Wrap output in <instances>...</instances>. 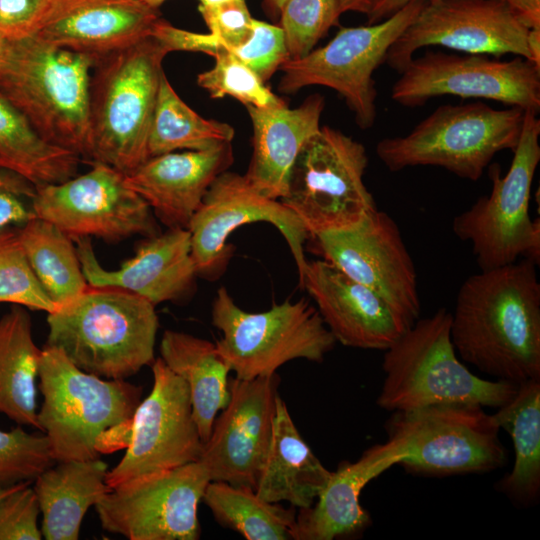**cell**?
<instances>
[{"label":"cell","mask_w":540,"mask_h":540,"mask_svg":"<svg viewBox=\"0 0 540 540\" xmlns=\"http://www.w3.org/2000/svg\"><path fill=\"white\" fill-rule=\"evenodd\" d=\"M342 13L353 11L367 14L371 8L373 0H337Z\"/></svg>","instance_id":"cell-48"},{"label":"cell","mask_w":540,"mask_h":540,"mask_svg":"<svg viewBox=\"0 0 540 540\" xmlns=\"http://www.w3.org/2000/svg\"><path fill=\"white\" fill-rule=\"evenodd\" d=\"M75 241L89 286L123 289L157 305L185 298L195 285L198 274L187 228H169L165 233L146 237L134 256L113 270L100 264L90 238Z\"/></svg>","instance_id":"cell-21"},{"label":"cell","mask_w":540,"mask_h":540,"mask_svg":"<svg viewBox=\"0 0 540 540\" xmlns=\"http://www.w3.org/2000/svg\"><path fill=\"white\" fill-rule=\"evenodd\" d=\"M3 45H4V40L2 38H0V57H1V54H2V50H3Z\"/></svg>","instance_id":"cell-53"},{"label":"cell","mask_w":540,"mask_h":540,"mask_svg":"<svg viewBox=\"0 0 540 540\" xmlns=\"http://www.w3.org/2000/svg\"><path fill=\"white\" fill-rule=\"evenodd\" d=\"M527 48L530 61L540 68V29H529L527 35Z\"/></svg>","instance_id":"cell-47"},{"label":"cell","mask_w":540,"mask_h":540,"mask_svg":"<svg viewBox=\"0 0 540 540\" xmlns=\"http://www.w3.org/2000/svg\"><path fill=\"white\" fill-rule=\"evenodd\" d=\"M524 112L515 106L494 109L480 101L441 105L407 135L380 140L376 153L391 172L436 166L477 181L498 152L516 148Z\"/></svg>","instance_id":"cell-7"},{"label":"cell","mask_w":540,"mask_h":540,"mask_svg":"<svg viewBox=\"0 0 540 540\" xmlns=\"http://www.w3.org/2000/svg\"><path fill=\"white\" fill-rule=\"evenodd\" d=\"M404 457L399 446L388 439L365 450L357 461L340 463L315 503L296 515L292 539L332 540L364 530L370 516L360 504L361 491Z\"/></svg>","instance_id":"cell-25"},{"label":"cell","mask_w":540,"mask_h":540,"mask_svg":"<svg viewBox=\"0 0 540 540\" xmlns=\"http://www.w3.org/2000/svg\"><path fill=\"white\" fill-rule=\"evenodd\" d=\"M95 59L36 36L4 40L0 93L47 142L92 162L89 90Z\"/></svg>","instance_id":"cell-3"},{"label":"cell","mask_w":540,"mask_h":540,"mask_svg":"<svg viewBox=\"0 0 540 540\" xmlns=\"http://www.w3.org/2000/svg\"><path fill=\"white\" fill-rule=\"evenodd\" d=\"M278 386L276 373L229 381V402L216 417L199 459L210 481L255 490L272 438Z\"/></svg>","instance_id":"cell-20"},{"label":"cell","mask_w":540,"mask_h":540,"mask_svg":"<svg viewBox=\"0 0 540 540\" xmlns=\"http://www.w3.org/2000/svg\"><path fill=\"white\" fill-rule=\"evenodd\" d=\"M38 379L43 396L39 430L56 462L96 459L127 448L142 387L84 372L47 345L41 350Z\"/></svg>","instance_id":"cell-2"},{"label":"cell","mask_w":540,"mask_h":540,"mask_svg":"<svg viewBox=\"0 0 540 540\" xmlns=\"http://www.w3.org/2000/svg\"><path fill=\"white\" fill-rule=\"evenodd\" d=\"M55 463L45 434L0 430V489L32 482Z\"/></svg>","instance_id":"cell-39"},{"label":"cell","mask_w":540,"mask_h":540,"mask_svg":"<svg viewBox=\"0 0 540 540\" xmlns=\"http://www.w3.org/2000/svg\"><path fill=\"white\" fill-rule=\"evenodd\" d=\"M385 429L388 439L405 453L399 465L409 473L436 477L487 473L507 462L500 427L478 404L394 411Z\"/></svg>","instance_id":"cell-10"},{"label":"cell","mask_w":540,"mask_h":540,"mask_svg":"<svg viewBox=\"0 0 540 540\" xmlns=\"http://www.w3.org/2000/svg\"><path fill=\"white\" fill-rule=\"evenodd\" d=\"M107 472L108 464L100 458L68 460L56 462L34 480L44 539H78L88 509L111 490Z\"/></svg>","instance_id":"cell-28"},{"label":"cell","mask_w":540,"mask_h":540,"mask_svg":"<svg viewBox=\"0 0 540 540\" xmlns=\"http://www.w3.org/2000/svg\"><path fill=\"white\" fill-rule=\"evenodd\" d=\"M159 18L141 0H54L34 36L96 60L150 36Z\"/></svg>","instance_id":"cell-23"},{"label":"cell","mask_w":540,"mask_h":540,"mask_svg":"<svg viewBox=\"0 0 540 540\" xmlns=\"http://www.w3.org/2000/svg\"><path fill=\"white\" fill-rule=\"evenodd\" d=\"M385 374L377 404L406 411L437 404L471 403L498 408L519 384L474 375L458 359L451 340V312L417 319L384 350Z\"/></svg>","instance_id":"cell-5"},{"label":"cell","mask_w":540,"mask_h":540,"mask_svg":"<svg viewBox=\"0 0 540 540\" xmlns=\"http://www.w3.org/2000/svg\"><path fill=\"white\" fill-rule=\"evenodd\" d=\"M147 5L158 9L166 0H141Z\"/></svg>","instance_id":"cell-52"},{"label":"cell","mask_w":540,"mask_h":540,"mask_svg":"<svg viewBox=\"0 0 540 540\" xmlns=\"http://www.w3.org/2000/svg\"><path fill=\"white\" fill-rule=\"evenodd\" d=\"M36 186L21 175L0 168V238L19 232L37 218Z\"/></svg>","instance_id":"cell-42"},{"label":"cell","mask_w":540,"mask_h":540,"mask_svg":"<svg viewBox=\"0 0 540 540\" xmlns=\"http://www.w3.org/2000/svg\"><path fill=\"white\" fill-rule=\"evenodd\" d=\"M425 4L413 1L378 23L339 29L326 45L280 67L279 91L291 94L312 85L331 88L345 99L360 128L372 127L377 117L373 73Z\"/></svg>","instance_id":"cell-12"},{"label":"cell","mask_w":540,"mask_h":540,"mask_svg":"<svg viewBox=\"0 0 540 540\" xmlns=\"http://www.w3.org/2000/svg\"><path fill=\"white\" fill-rule=\"evenodd\" d=\"M151 367L152 390L134 413L123 458L107 472L110 488L141 475L199 461L203 452L188 384L161 358Z\"/></svg>","instance_id":"cell-17"},{"label":"cell","mask_w":540,"mask_h":540,"mask_svg":"<svg viewBox=\"0 0 540 540\" xmlns=\"http://www.w3.org/2000/svg\"><path fill=\"white\" fill-rule=\"evenodd\" d=\"M299 284L344 346L384 351L409 328L382 297L325 260L308 261Z\"/></svg>","instance_id":"cell-22"},{"label":"cell","mask_w":540,"mask_h":540,"mask_svg":"<svg viewBox=\"0 0 540 540\" xmlns=\"http://www.w3.org/2000/svg\"><path fill=\"white\" fill-rule=\"evenodd\" d=\"M30 483H22L0 500V540L42 539L39 503Z\"/></svg>","instance_id":"cell-41"},{"label":"cell","mask_w":540,"mask_h":540,"mask_svg":"<svg viewBox=\"0 0 540 540\" xmlns=\"http://www.w3.org/2000/svg\"><path fill=\"white\" fill-rule=\"evenodd\" d=\"M529 259L465 279L451 313L461 359L497 380H540V281Z\"/></svg>","instance_id":"cell-1"},{"label":"cell","mask_w":540,"mask_h":540,"mask_svg":"<svg viewBox=\"0 0 540 540\" xmlns=\"http://www.w3.org/2000/svg\"><path fill=\"white\" fill-rule=\"evenodd\" d=\"M312 237L325 261L377 293L408 327L419 318L414 262L399 226L387 212L376 209L351 227Z\"/></svg>","instance_id":"cell-16"},{"label":"cell","mask_w":540,"mask_h":540,"mask_svg":"<svg viewBox=\"0 0 540 540\" xmlns=\"http://www.w3.org/2000/svg\"><path fill=\"white\" fill-rule=\"evenodd\" d=\"M413 1L432 2L437 0H373L371 8L366 14L368 24H375L387 19L402 7Z\"/></svg>","instance_id":"cell-46"},{"label":"cell","mask_w":540,"mask_h":540,"mask_svg":"<svg viewBox=\"0 0 540 540\" xmlns=\"http://www.w3.org/2000/svg\"><path fill=\"white\" fill-rule=\"evenodd\" d=\"M265 3L268 5L269 8H271L273 11L279 12L282 9L283 5L286 3L287 0H264Z\"/></svg>","instance_id":"cell-49"},{"label":"cell","mask_w":540,"mask_h":540,"mask_svg":"<svg viewBox=\"0 0 540 540\" xmlns=\"http://www.w3.org/2000/svg\"><path fill=\"white\" fill-rule=\"evenodd\" d=\"M212 57L214 66L197 75V84L212 98L231 96L245 106L272 108L286 105L265 82L234 54L219 49Z\"/></svg>","instance_id":"cell-36"},{"label":"cell","mask_w":540,"mask_h":540,"mask_svg":"<svg viewBox=\"0 0 540 540\" xmlns=\"http://www.w3.org/2000/svg\"><path fill=\"white\" fill-rule=\"evenodd\" d=\"M212 324L222 333L218 351L241 380L271 376L294 359L321 362L336 344L316 307L305 299L251 313L221 287L212 305Z\"/></svg>","instance_id":"cell-9"},{"label":"cell","mask_w":540,"mask_h":540,"mask_svg":"<svg viewBox=\"0 0 540 540\" xmlns=\"http://www.w3.org/2000/svg\"><path fill=\"white\" fill-rule=\"evenodd\" d=\"M233 161L231 143L146 159L125 174L126 184L168 228H187L213 181Z\"/></svg>","instance_id":"cell-24"},{"label":"cell","mask_w":540,"mask_h":540,"mask_svg":"<svg viewBox=\"0 0 540 540\" xmlns=\"http://www.w3.org/2000/svg\"><path fill=\"white\" fill-rule=\"evenodd\" d=\"M91 164L84 174L36 186V216L74 239L118 241L158 234L150 206L126 184L125 174L101 162Z\"/></svg>","instance_id":"cell-14"},{"label":"cell","mask_w":540,"mask_h":540,"mask_svg":"<svg viewBox=\"0 0 540 540\" xmlns=\"http://www.w3.org/2000/svg\"><path fill=\"white\" fill-rule=\"evenodd\" d=\"M538 112H524L521 135L504 176L490 169L492 189L470 208L456 215L452 231L470 243L480 270L504 266L520 259L540 262V222L529 213L531 187L540 161Z\"/></svg>","instance_id":"cell-8"},{"label":"cell","mask_w":540,"mask_h":540,"mask_svg":"<svg viewBox=\"0 0 540 540\" xmlns=\"http://www.w3.org/2000/svg\"><path fill=\"white\" fill-rule=\"evenodd\" d=\"M54 0H0V38L16 40L37 31Z\"/></svg>","instance_id":"cell-44"},{"label":"cell","mask_w":540,"mask_h":540,"mask_svg":"<svg viewBox=\"0 0 540 540\" xmlns=\"http://www.w3.org/2000/svg\"><path fill=\"white\" fill-rule=\"evenodd\" d=\"M233 137L231 125L201 117L163 74L148 133V158L177 150H205L231 143Z\"/></svg>","instance_id":"cell-34"},{"label":"cell","mask_w":540,"mask_h":540,"mask_svg":"<svg viewBox=\"0 0 540 540\" xmlns=\"http://www.w3.org/2000/svg\"><path fill=\"white\" fill-rule=\"evenodd\" d=\"M168 53L150 35L95 60L89 90L91 163L127 174L148 159V133Z\"/></svg>","instance_id":"cell-6"},{"label":"cell","mask_w":540,"mask_h":540,"mask_svg":"<svg viewBox=\"0 0 540 540\" xmlns=\"http://www.w3.org/2000/svg\"><path fill=\"white\" fill-rule=\"evenodd\" d=\"M493 416L510 435L515 454L512 470L497 488L522 506L535 504L540 495V380L519 384Z\"/></svg>","instance_id":"cell-31"},{"label":"cell","mask_w":540,"mask_h":540,"mask_svg":"<svg viewBox=\"0 0 540 540\" xmlns=\"http://www.w3.org/2000/svg\"><path fill=\"white\" fill-rule=\"evenodd\" d=\"M368 162L362 143L321 126L299 152L280 201L309 236L351 227L377 209L364 183Z\"/></svg>","instance_id":"cell-11"},{"label":"cell","mask_w":540,"mask_h":540,"mask_svg":"<svg viewBox=\"0 0 540 540\" xmlns=\"http://www.w3.org/2000/svg\"><path fill=\"white\" fill-rule=\"evenodd\" d=\"M80 161L75 153L43 139L0 93V168L42 186L75 176Z\"/></svg>","instance_id":"cell-32"},{"label":"cell","mask_w":540,"mask_h":540,"mask_svg":"<svg viewBox=\"0 0 540 540\" xmlns=\"http://www.w3.org/2000/svg\"><path fill=\"white\" fill-rule=\"evenodd\" d=\"M326 469L301 437L286 403L279 396L269 450L255 487L270 503L288 502L299 509L311 507L326 486Z\"/></svg>","instance_id":"cell-27"},{"label":"cell","mask_w":540,"mask_h":540,"mask_svg":"<svg viewBox=\"0 0 540 540\" xmlns=\"http://www.w3.org/2000/svg\"><path fill=\"white\" fill-rule=\"evenodd\" d=\"M210 33L229 50L242 44L250 35L252 18L246 0H235L213 6H198Z\"/></svg>","instance_id":"cell-43"},{"label":"cell","mask_w":540,"mask_h":540,"mask_svg":"<svg viewBox=\"0 0 540 540\" xmlns=\"http://www.w3.org/2000/svg\"><path fill=\"white\" fill-rule=\"evenodd\" d=\"M25 483V482H24ZM22 483L20 484H17V485H14V486H11L9 488H4V489H0V500L2 498H4L5 496H7L8 494H10L12 491H14L19 485H21Z\"/></svg>","instance_id":"cell-51"},{"label":"cell","mask_w":540,"mask_h":540,"mask_svg":"<svg viewBox=\"0 0 540 540\" xmlns=\"http://www.w3.org/2000/svg\"><path fill=\"white\" fill-rule=\"evenodd\" d=\"M40 356L30 315L24 307L14 305L0 318V413L37 429Z\"/></svg>","instance_id":"cell-30"},{"label":"cell","mask_w":540,"mask_h":540,"mask_svg":"<svg viewBox=\"0 0 540 540\" xmlns=\"http://www.w3.org/2000/svg\"><path fill=\"white\" fill-rule=\"evenodd\" d=\"M160 358L188 384L193 418L205 443L218 412L229 402L230 367L216 344L173 330L163 333Z\"/></svg>","instance_id":"cell-29"},{"label":"cell","mask_w":540,"mask_h":540,"mask_svg":"<svg viewBox=\"0 0 540 540\" xmlns=\"http://www.w3.org/2000/svg\"><path fill=\"white\" fill-rule=\"evenodd\" d=\"M256 222L271 223L284 236L300 281L308 263L304 255L308 232L280 200L264 196L244 175L227 170L213 181L187 227L197 274L220 276L232 255L227 238L238 227Z\"/></svg>","instance_id":"cell-18"},{"label":"cell","mask_w":540,"mask_h":540,"mask_svg":"<svg viewBox=\"0 0 540 540\" xmlns=\"http://www.w3.org/2000/svg\"><path fill=\"white\" fill-rule=\"evenodd\" d=\"M443 95L493 100L539 112L540 68L520 56L499 60L428 51L412 58L391 90L392 100L406 107Z\"/></svg>","instance_id":"cell-15"},{"label":"cell","mask_w":540,"mask_h":540,"mask_svg":"<svg viewBox=\"0 0 540 540\" xmlns=\"http://www.w3.org/2000/svg\"><path fill=\"white\" fill-rule=\"evenodd\" d=\"M0 303L47 313L57 309L36 278L18 232L0 238Z\"/></svg>","instance_id":"cell-38"},{"label":"cell","mask_w":540,"mask_h":540,"mask_svg":"<svg viewBox=\"0 0 540 540\" xmlns=\"http://www.w3.org/2000/svg\"><path fill=\"white\" fill-rule=\"evenodd\" d=\"M210 482L200 461L141 475L95 505L102 528L129 540H197L198 505Z\"/></svg>","instance_id":"cell-13"},{"label":"cell","mask_w":540,"mask_h":540,"mask_svg":"<svg viewBox=\"0 0 540 540\" xmlns=\"http://www.w3.org/2000/svg\"><path fill=\"white\" fill-rule=\"evenodd\" d=\"M280 14L289 60H296L338 24L342 11L337 0H287Z\"/></svg>","instance_id":"cell-37"},{"label":"cell","mask_w":540,"mask_h":540,"mask_svg":"<svg viewBox=\"0 0 540 540\" xmlns=\"http://www.w3.org/2000/svg\"><path fill=\"white\" fill-rule=\"evenodd\" d=\"M202 500L221 525L247 540L292 539L295 510L263 500L253 488L210 481Z\"/></svg>","instance_id":"cell-35"},{"label":"cell","mask_w":540,"mask_h":540,"mask_svg":"<svg viewBox=\"0 0 540 540\" xmlns=\"http://www.w3.org/2000/svg\"><path fill=\"white\" fill-rule=\"evenodd\" d=\"M47 323L46 345L100 378L125 380L155 360V305L126 290L88 286L48 313Z\"/></svg>","instance_id":"cell-4"},{"label":"cell","mask_w":540,"mask_h":540,"mask_svg":"<svg viewBox=\"0 0 540 540\" xmlns=\"http://www.w3.org/2000/svg\"><path fill=\"white\" fill-rule=\"evenodd\" d=\"M19 242L42 288L60 307L88 288L72 238L41 218L18 232Z\"/></svg>","instance_id":"cell-33"},{"label":"cell","mask_w":540,"mask_h":540,"mask_svg":"<svg viewBox=\"0 0 540 540\" xmlns=\"http://www.w3.org/2000/svg\"><path fill=\"white\" fill-rule=\"evenodd\" d=\"M324 97L309 96L297 108L245 106L253 128V153L244 177L259 193L280 200L287 193L294 162L321 128Z\"/></svg>","instance_id":"cell-26"},{"label":"cell","mask_w":540,"mask_h":540,"mask_svg":"<svg viewBox=\"0 0 540 540\" xmlns=\"http://www.w3.org/2000/svg\"><path fill=\"white\" fill-rule=\"evenodd\" d=\"M529 29L499 0L426 2L415 20L389 48L385 62L401 72L414 53L443 46L468 54H514L530 61Z\"/></svg>","instance_id":"cell-19"},{"label":"cell","mask_w":540,"mask_h":540,"mask_svg":"<svg viewBox=\"0 0 540 540\" xmlns=\"http://www.w3.org/2000/svg\"><path fill=\"white\" fill-rule=\"evenodd\" d=\"M230 1H235V0H198L199 5L201 6H213V5H218V4H222V3H226Z\"/></svg>","instance_id":"cell-50"},{"label":"cell","mask_w":540,"mask_h":540,"mask_svg":"<svg viewBox=\"0 0 540 540\" xmlns=\"http://www.w3.org/2000/svg\"><path fill=\"white\" fill-rule=\"evenodd\" d=\"M252 69L264 82L289 60L280 26L253 19L249 37L227 50Z\"/></svg>","instance_id":"cell-40"},{"label":"cell","mask_w":540,"mask_h":540,"mask_svg":"<svg viewBox=\"0 0 540 540\" xmlns=\"http://www.w3.org/2000/svg\"><path fill=\"white\" fill-rule=\"evenodd\" d=\"M505 3L528 29H540V0H499Z\"/></svg>","instance_id":"cell-45"}]
</instances>
